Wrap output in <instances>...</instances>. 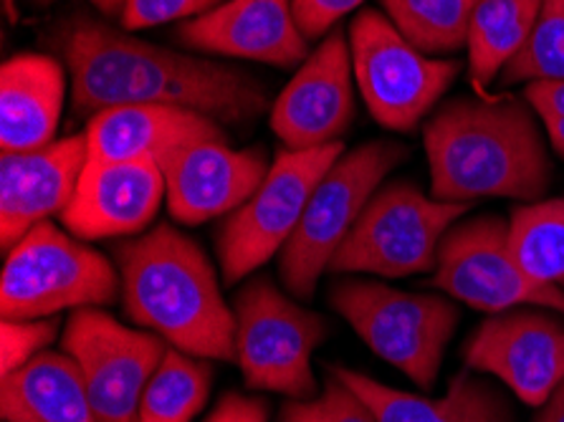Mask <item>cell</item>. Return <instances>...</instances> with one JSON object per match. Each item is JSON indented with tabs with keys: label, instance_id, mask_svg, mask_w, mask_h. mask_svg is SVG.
<instances>
[{
	"label": "cell",
	"instance_id": "cell-7",
	"mask_svg": "<svg viewBox=\"0 0 564 422\" xmlns=\"http://www.w3.org/2000/svg\"><path fill=\"white\" fill-rule=\"evenodd\" d=\"M236 365L253 392H276L292 400L316 398L312 351L327 339L319 314L299 306L269 279H253L238 291Z\"/></svg>",
	"mask_w": 564,
	"mask_h": 422
},
{
	"label": "cell",
	"instance_id": "cell-1",
	"mask_svg": "<svg viewBox=\"0 0 564 422\" xmlns=\"http://www.w3.org/2000/svg\"><path fill=\"white\" fill-rule=\"evenodd\" d=\"M62 48L74 111L87 119L115 107H177L241 125L269 107L263 84L241 68L162 48L99 21L76 19Z\"/></svg>",
	"mask_w": 564,
	"mask_h": 422
},
{
	"label": "cell",
	"instance_id": "cell-2",
	"mask_svg": "<svg viewBox=\"0 0 564 422\" xmlns=\"http://www.w3.org/2000/svg\"><path fill=\"white\" fill-rule=\"evenodd\" d=\"M423 142L435 201H540L550 191L552 165L542 134L517 99L451 101L423 127Z\"/></svg>",
	"mask_w": 564,
	"mask_h": 422
},
{
	"label": "cell",
	"instance_id": "cell-28",
	"mask_svg": "<svg viewBox=\"0 0 564 422\" xmlns=\"http://www.w3.org/2000/svg\"><path fill=\"white\" fill-rule=\"evenodd\" d=\"M276 422H378V418L360 394L329 372L322 394L312 400H289Z\"/></svg>",
	"mask_w": 564,
	"mask_h": 422
},
{
	"label": "cell",
	"instance_id": "cell-15",
	"mask_svg": "<svg viewBox=\"0 0 564 422\" xmlns=\"http://www.w3.org/2000/svg\"><path fill=\"white\" fill-rule=\"evenodd\" d=\"M269 167L261 148L230 150L226 142H195L170 152L160 162L170 215L185 226H200L234 213L259 191Z\"/></svg>",
	"mask_w": 564,
	"mask_h": 422
},
{
	"label": "cell",
	"instance_id": "cell-21",
	"mask_svg": "<svg viewBox=\"0 0 564 422\" xmlns=\"http://www.w3.org/2000/svg\"><path fill=\"white\" fill-rule=\"evenodd\" d=\"M64 68L46 54H19L0 72V148L33 152L48 148L64 107Z\"/></svg>",
	"mask_w": 564,
	"mask_h": 422
},
{
	"label": "cell",
	"instance_id": "cell-20",
	"mask_svg": "<svg viewBox=\"0 0 564 422\" xmlns=\"http://www.w3.org/2000/svg\"><path fill=\"white\" fill-rule=\"evenodd\" d=\"M349 390L370 404L378 422H514L503 394L491 382L464 369L453 377L443 398L392 390L355 369L329 367Z\"/></svg>",
	"mask_w": 564,
	"mask_h": 422
},
{
	"label": "cell",
	"instance_id": "cell-6",
	"mask_svg": "<svg viewBox=\"0 0 564 422\" xmlns=\"http://www.w3.org/2000/svg\"><path fill=\"white\" fill-rule=\"evenodd\" d=\"M403 160L405 148L380 140L341 154L327 170L279 258V273L289 294L302 301L314 296L319 275L329 269L365 205L378 193L384 175Z\"/></svg>",
	"mask_w": 564,
	"mask_h": 422
},
{
	"label": "cell",
	"instance_id": "cell-9",
	"mask_svg": "<svg viewBox=\"0 0 564 422\" xmlns=\"http://www.w3.org/2000/svg\"><path fill=\"white\" fill-rule=\"evenodd\" d=\"M341 158V142L316 150H281L249 201L228 215L216 236L224 281L238 283L261 269L271 256L284 251L302 220L306 203Z\"/></svg>",
	"mask_w": 564,
	"mask_h": 422
},
{
	"label": "cell",
	"instance_id": "cell-5",
	"mask_svg": "<svg viewBox=\"0 0 564 422\" xmlns=\"http://www.w3.org/2000/svg\"><path fill=\"white\" fill-rule=\"evenodd\" d=\"M329 301L375 355L405 372L421 390H431L458 326L453 301L378 281L339 283L332 289Z\"/></svg>",
	"mask_w": 564,
	"mask_h": 422
},
{
	"label": "cell",
	"instance_id": "cell-3",
	"mask_svg": "<svg viewBox=\"0 0 564 422\" xmlns=\"http://www.w3.org/2000/svg\"><path fill=\"white\" fill-rule=\"evenodd\" d=\"M130 322L200 359L236 361V316L203 248L160 223L115 248Z\"/></svg>",
	"mask_w": 564,
	"mask_h": 422
},
{
	"label": "cell",
	"instance_id": "cell-19",
	"mask_svg": "<svg viewBox=\"0 0 564 422\" xmlns=\"http://www.w3.org/2000/svg\"><path fill=\"white\" fill-rule=\"evenodd\" d=\"M89 162H160L195 142H226L216 119L177 107H115L87 122Z\"/></svg>",
	"mask_w": 564,
	"mask_h": 422
},
{
	"label": "cell",
	"instance_id": "cell-29",
	"mask_svg": "<svg viewBox=\"0 0 564 422\" xmlns=\"http://www.w3.org/2000/svg\"><path fill=\"white\" fill-rule=\"evenodd\" d=\"M58 322L54 318H3L0 324V377L19 372L31 365L56 339Z\"/></svg>",
	"mask_w": 564,
	"mask_h": 422
},
{
	"label": "cell",
	"instance_id": "cell-23",
	"mask_svg": "<svg viewBox=\"0 0 564 422\" xmlns=\"http://www.w3.org/2000/svg\"><path fill=\"white\" fill-rule=\"evenodd\" d=\"M542 0H481L468 29V72L486 89L511 64L532 33Z\"/></svg>",
	"mask_w": 564,
	"mask_h": 422
},
{
	"label": "cell",
	"instance_id": "cell-4",
	"mask_svg": "<svg viewBox=\"0 0 564 422\" xmlns=\"http://www.w3.org/2000/svg\"><path fill=\"white\" fill-rule=\"evenodd\" d=\"M6 253L0 314L11 322L112 304L122 289L107 256L79 244V238H72L48 220L25 232Z\"/></svg>",
	"mask_w": 564,
	"mask_h": 422
},
{
	"label": "cell",
	"instance_id": "cell-17",
	"mask_svg": "<svg viewBox=\"0 0 564 422\" xmlns=\"http://www.w3.org/2000/svg\"><path fill=\"white\" fill-rule=\"evenodd\" d=\"M177 39L183 46L205 54L249 58L281 68L310 58L292 0H228L177 25Z\"/></svg>",
	"mask_w": 564,
	"mask_h": 422
},
{
	"label": "cell",
	"instance_id": "cell-10",
	"mask_svg": "<svg viewBox=\"0 0 564 422\" xmlns=\"http://www.w3.org/2000/svg\"><path fill=\"white\" fill-rule=\"evenodd\" d=\"M349 51L367 109L375 122L395 132L421 125L458 74L456 62L425 56L375 8L355 15Z\"/></svg>",
	"mask_w": 564,
	"mask_h": 422
},
{
	"label": "cell",
	"instance_id": "cell-11",
	"mask_svg": "<svg viewBox=\"0 0 564 422\" xmlns=\"http://www.w3.org/2000/svg\"><path fill=\"white\" fill-rule=\"evenodd\" d=\"M433 286L484 314L524 306L564 316V289L532 279L509 248V223L499 215L453 226L438 248Z\"/></svg>",
	"mask_w": 564,
	"mask_h": 422
},
{
	"label": "cell",
	"instance_id": "cell-34",
	"mask_svg": "<svg viewBox=\"0 0 564 422\" xmlns=\"http://www.w3.org/2000/svg\"><path fill=\"white\" fill-rule=\"evenodd\" d=\"M534 422H564V382L554 390L550 400L542 404V412Z\"/></svg>",
	"mask_w": 564,
	"mask_h": 422
},
{
	"label": "cell",
	"instance_id": "cell-31",
	"mask_svg": "<svg viewBox=\"0 0 564 422\" xmlns=\"http://www.w3.org/2000/svg\"><path fill=\"white\" fill-rule=\"evenodd\" d=\"M362 3L365 0H292V11L304 39L314 41Z\"/></svg>",
	"mask_w": 564,
	"mask_h": 422
},
{
	"label": "cell",
	"instance_id": "cell-12",
	"mask_svg": "<svg viewBox=\"0 0 564 422\" xmlns=\"http://www.w3.org/2000/svg\"><path fill=\"white\" fill-rule=\"evenodd\" d=\"M62 344L79 369L99 422H140L144 387L170 344L155 332L119 324L99 306L74 309Z\"/></svg>",
	"mask_w": 564,
	"mask_h": 422
},
{
	"label": "cell",
	"instance_id": "cell-26",
	"mask_svg": "<svg viewBox=\"0 0 564 422\" xmlns=\"http://www.w3.org/2000/svg\"><path fill=\"white\" fill-rule=\"evenodd\" d=\"M481 0H382L384 15L425 56L466 48Z\"/></svg>",
	"mask_w": 564,
	"mask_h": 422
},
{
	"label": "cell",
	"instance_id": "cell-14",
	"mask_svg": "<svg viewBox=\"0 0 564 422\" xmlns=\"http://www.w3.org/2000/svg\"><path fill=\"white\" fill-rule=\"evenodd\" d=\"M352 117V51L345 33L335 31L279 94L271 127L286 150H316L339 142Z\"/></svg>",
	"mask_w": 564,
	"mask_h": 422
},
{
	"label": "cell",
	"instance_id": "cell-32",
	"mask_svg": "<svg viewBox=\"0 0 564 422\" xmlns=\"http://www.w3.org/2000/svg\"><path fill=\"white\" fill-rule=\"evenodd\" d=\"M524 97L542 117L552 148L564 158V82H532Z\"/></svg>",
	"mask_w": 564,
	"mask_h": 422
},
{
	"label": "cell",
	"instance_id": "cell-30",
	"mask_svg": "<svg viewBox=\"0 0 564 422\" xmlns=\"http://www.w3.org/2000/svg\"><path fill=\"white\" fill-rule=\"evenodd\" d=\"M220 3L224 0H124V11L119 21H122L124 31H142L181 19L193 21Z\"/></svg>",
	"mask_w": 564,
	"mask_h": 422
},
{
	"label": "cell",
	"instance_id": "cell-27",
	"mask_svg": "<svg viewBox=\"0 0 564 422\" xmlns=\"http://www.w3.org/2000/svg\"><path fill=\"white\" fill-rule=\"evenodd\" d=\"M503 82H564V0H542L527 43L503 68Z\"/></svg>",
	"mask_w": 564,
	"mask_h": 422
},
{
	"label": "cell",
	"instance_id": "cell-8",
	"mask_svg": "<svg viewBox=\"0 0 564 422\" xmlns=\"http://www.w3.org/2000/svg\"><path fill=\"white\" fill-rule=\"evenodd\" d=\"M468 203H443L410 183H390L370 197L355 228L332 258V273H378L384 279L425 273L438 266L446 232Z\"/></svg>",
	"mask_w": 564,
	"mask_h": 422
},
{
	"label": "cell",
	"instance_id": "cell-22",
	"mask_svg": "<svg viewBox=\"0 0 564 422\" xmlns=\"http://www.w3.org/2000/svg\"><path fill=\"white\" fill-rule=\"evenodd\" d=\"M6 422H99L74 359L44 351L19 372L0 377Z\"/></svg>",
	"mask_w": 564,
	"mask_h": 422
},
{
	"label": "cell",
	"instance_id": "cell-35",
	"mask_svg": "<svg viewBox=\"0 0 564 422\" xmlns=\"http://www.w3.org/2000/svg\"><path fill=\"white\" fill-rule=\"evenodd\" d=\"M39 3H51V0H39ZM89 3L101 11L109 19H122V11H124V0H89Z\"/></svg>",
	"mask_w": 564,
	"mask_h": 422
},
{
	"label": "cell",
	"instance_id": "cell-24",
	"mask_svg": "<svg viewBox=\"0 0 564 422\" xmlns=\"http://www.w3.org/2000/svg\"><path fill=\"white\" fill-rule=\"evenodd\" d=\"M509 248L532 279L564 289V197L514 208Z\"/></svg>",
	"mask_w": 564,
	"mask_h": 422
},
{
	"label": "cell",
	"instance_id": "cell-25",
	"mask_svg": "<svg viewBox=\"0 0 564 422\" xmlns=\"http://www.w3.org/2000/svg\"><path fill=\"white\" fill-rule=\"evenodd\" d=\"M210 382L208 361L170 347L144 387L140 422H191L208 400Z\"/></svg>",
	"mask_w": 564,
	"mask_h": 422
},
{
	"label": "cell",
	"instance_id": "cell-13",
	"mask_svg": "<svg viewBox=\"0 0 564 422\" xmlns=\"http://www.w3.org/2000/svg\"><path fill=\"white\" fill-rule=\"evenodd\" d=\"M464 359L474 372L499 377L521 402L542 408L564 382V316L529 309L494 314L466 342Z\"/></svg>",
	"mask_w": 564,
	"mask_h": 422
},
{
	"label": "cell",
	"instance_id": "cell-18",
	"mask_svg": "<svg viewBox=\"0 0 564 422\" xmlns=\"http://www.w3.org/2000/svg\"><path fill=\"white\" fill-rule=\"evenodd\" d=\"M162 197L167 187L158 162H87L62 220L84 240L134 236L150 226Z\"/></svg>",
	"mask_w": 564,
	"mask_h": 422
},
{
	"label": "cell",
	"instance_id": "cell-33",
	"mask_svg": "<svg viewBox=\"0 0 564 422\" xmlns=\"http://www.w3.org/2000/svg\"><path fill=\"white\" fill-rule=\"evenodd\" d=\"M205 422H269V404L261 398L228 392Z\"/></svg>",
	"mask_w": 564,
	"mask_h": 422
},
{
	"label": "cell",
	"instance_id": "cell-16",
	"mask_svg": "<svg viewBox=\"0 0 564 422\" xmlns=\"http://www.w3.org/2000/svg\"><path fill=\"white\" fill-rule=\"evenodd\" d=\"M89 162L87 134H72L33 152L0 158V246L19 244L25 232L72 205Z\"/></svg>",
	"mask_w": 564,
	"mask_h": 422
}]
</instances>
